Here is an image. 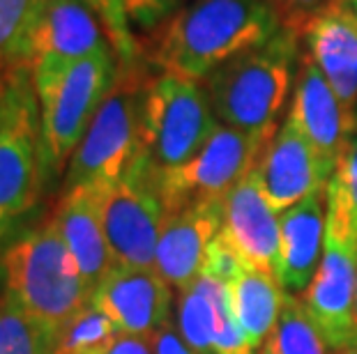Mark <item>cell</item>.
Returning <instances> with one entry per match:
<instances>
[{"label":"cell","instance_id":"6da1fadb","mask_svg":"<svg viewBox=\"0 0 357 354\" xmlns=\"http://www.w3.org/2000/svg\"><path fill=\"white\" fill-rule=\"evenodd\" d=\"M281 28L270 0H192L159 30L153 60L162 72L203 83L226 60Z\"/></svg>","mask_w":357,"mask_h":354},{"label":"cell","instance_id":"7a4b0ae2","mask_svg":"<svg viewBox=\"0 0 357 354\" xmlns=\"http://www.w3.org/2000/svg\"><path fill=\"white\" fill-rule=\"evenodd\" d=\"M300 40L298 30L281 28L268 42L226 60L203 81L219 122L270 143L281 127L288 97H293L302 60Z\"/></svg>","mask_w":357,"mask_h":354},{"label":"cell","instance_id":"3957f363","mask_svg":"<svg viewBox=\"0 0 357 354\" xmlns=\"http://www.w3.org/2000/svg\"><path fill=\"white\" fill-rule=\"evenodd\" d=\"M40 104L47 175H60L93 124L118 77V56L106 47L79 60H40L30 67Z\"/></svg>","mask_w":357,"mask_h":354},{"label":"cell","instance_id":"277c9868","mask_svg":"<svg viewBox=\"0 0 357 354\" xmlns=\"http://www.w3.org/2000/svg\"><path fill=\"white\" fill-rule=\"evenodd\" d=\"M0 272L3 297L56 331L88 306L93 295L51 221L14 239L3 253Z\"/></svg>","mask_w":357,"mask_h":354},{"label":"cell","instance_id":"5b68a950","mask_svg":"<svg viewBox=\"0 0 357 354\" xmlns=\"http://www.w3.org/2000/svg\"><path fill=\"white\" fill-rule=\"evenodd\" d=\"M148 86L150 79L139 67V58L118 63L116 83L67 163L65 191L74 186L104 189L125 175L139 154Z\"/></svg>","mask_w":357,"mask_h":354},{"label":"cell","instance_id":"8992f818","mask_svg":"<svg viewBox=\"0 0 357 354\" xmlns=\"http://www.w3.org/2000/svg\"><path fill=\"white\" fill-rule=\"evenodd\" d=\"M44 152L40 104L33 72L17 65L7 77L0 108V242L40 200L44 186Z\"/></svg>","mask_w":357,"mask_h":354},{"label":"cell","instance_id":"52a82bcc","mask_svg":"<svg viewBox=\"0 0 357 354\" xmlns=\"http://www.w3.org/2000/svg\"><path fill=\"white\" fill-rule=\"evenodd\" d=\"M219 120L203 83L162 72L150 79L141 115L139 154L159 175L185 166L210 140Z\"/></svg>","mask_w":357,"mask_h":354},{"label":"cell","instance_id":"ba28073f","mask_svg":"<svg viewBox=\"0 0 357 354\" xmlns=\"http://www.w3.org/2000/svg\"><path fill=\"white\" fill-rule=\"evenodd\" d=\"M100 212L111 258L120 267L155 269V253L166 221L157 172L136 154L118 182L100 189Z\"/></svg>","mask_w":357,"mask_h":354},{"label":"cell","instance_id":"9c48e42d","mask_svg":"<svg viewBox=\"0 0 357 354\" xmlns=\"http://www.w3.org/2000/svg\"><path fill=\"white\" fill-rule=\"evenodd\" d=\"M355 278H357V230L344 212L325 200V248L318 272L302 292L311 320L316 322L325 343L339 352L357 343L355 318Z\"/></svg>","mask_w":357,"mask_h":354},{"label":"cell","instance_id":"30bf717a","mask_svg":"<svg viewBox=\"0 0 357 354\" xmlns=\"http://www.w3.org/2000/svg\"><path fill=\"white\" fill-rule=\"evenodd\" d=\"M268 143L219 122L210 140L185 166L157 177L166 216L199 202L224 200L249 175Z\"/></svg>","mask_w":357,"mask_h":354},{"label":"cell","instance_id":"8fae6325","mask_svg":"<svg viewBox=\"0 0 357 354\" xmlns=\"http://www.w3.org/2000/svg\"><path fill=\"white\" fill-rule=\"evenodd\" d=\"M254 170L277 214L309 195L325 191L330 182V172L325 170L314 145L288 118L270 138Z\"/></svg>","mask_w":357,"mask_h":354},{"label":"cell","instance_id":"7c38bea8","mask_svg":"<svg viewBox=\"0 0 357 354\" xmlns=\"http://www.w3.org/2000/svg\"><path fill=\"white\" fill-rule=\"evenodd\" d=\"M90 304L109 315L123 334L153 338L171 322L173 290L155 269L116 265L97 283Z\"/></svg>","mask_w":357,"mask_h":354},{"label":"cell","instance_id":"4fadbf2b","mask_svg":"<svg viewBox=\"0 0 357 354\" xmlns=\"http://www.w3.org/2000/svg\"><path fill=\"white\" fill-rule=\"evenodd\" d=\"M286 118L305 134L332 177L348 140L357 129V120H353L341 106L339 97L334 95L330 83L307 54H302L300 60L291 108Z\"/></svg>","mask_w":357,"mask_h":354},{"label":"cell","instance_id":"5bb4252c","mask_svg":"<svg viewBox=\"0 0 357 354\" xmlns=\"http://www.w3.org/2000/svg\"><path fill=\"white\" fill-rule=\"evenodd\" d=\"M106 47L97 12L86 0H42L28 28L21 63L33 67L40 60H79Z\"/></svg>","mask_w":357,"mask_h":354},{"label":"cell","instance_id":"9a60e30c","mask_svg":"<svg viewBox=\"0 0 357 354\" xmlns=\"http://www.w3.org/2000/svg\"><path fill=\"white\" fill-rule=\"evenodd\" d=\"M222 232L249 267L279 274V214L258 182L256 170L245 175L224 198Z\"/></svg>","mask_w":357,"mask_h":354},{"label":"cell","instance_id":"2e32d148","mask_svg":"<svg viewBox=\"0 0 357 354\" xmlns=\"http://www.w3.org/2000/svg\"><path fill=\"white\" fill-rule=\"evenodd\" d=\"M224 200L199 202L166 216L155 253V272L171 288L185 290L201 274L205 251L222 230Z\"/></svg>","mask_w":357,"mask_h":354},{"label":"cell","instance_id":"e0dca14e","mask_svg":"<svg viewBox=\"0 0 357 354\" xmlns=\"http://www.w3.org/2000/svg\"><path fill=\"white\" fill-rule=\"evenodd\" d=\"M307 56L330 83L341 106L357 120V24L341 0L316 14L302 28Z\"/></svg>","mask_w":357,"mask_h":354},{"label":"cell","instance_id":"ac0fdd59","mask_svg":"<svg viewBox=\"0 0 357 354\" xmlns=\"http://www.w3.org/2000/svg\"><path fill=\"white\" fill-rule=\"evenodd\" d=\"M49 221L74 255L90 290H95L97 283L116 267L102 223L100 189L74 186L63 191V198Z\"/></svg>","mask_w":357,"mask_h":354},{"label":"cell","instance_id":"d6986e66","mask_svg":"<svg viewBox=\"0 0 357 354\" xmlns=\"http://www.w3.org/2000/svg\"><path fill=\"white\" fill-rule=\"evenodd\" d=\"M325 248V191L279 214V274L286 295H302L321 265Z\"/></svg>","mask_w":357,"mask_h":354},{"label":"cell","instance_id":"ffe728a7","mask_svg":"<svg viewBox=\"0 0 357 354\" xmlns=\"http://www.w3.org/2000/svg\"><path fill=\"white\" fill-rule=\"evenodd\" d=\"M233 311L254 350H261L277 327L286 292L275 276L242 265L229 283Z\"/></svg>","mask_w":357,"mask_h":354},{"label":"cell","instance_id":"44dd1931","mask_svg":"<svg viewBox=\"0 0 357 354\" xmlns=\"http://www.w3.org/2000/svg\"><path fill=\"white\" fill-rule=\"evenodd\" d=\"M185 0H111L106 28L118 56V63H129L139 58L134 33H150L162 28L176 14Z\"/></svg>","mask_w":357,"mask_h":354},{"label":"cell","instance_id":"7402d4cb","mask_svg":"<svg viewBox=\"0 0 357 354\" xmlns=\"http://www.w3.org/2000/svg\"><path fill=\"white\" fill-rule=\"evenodd\" d=\"M176 327L189 348L199 354H212V341H215L217 331V313L208 274H199L192 285L180 290Z\"/></svg>","mask_w":357,"mask_h":354},{"label":"cell","instance_id":"603a6c76","mask_svg":"<svg viewBox=\"0 0 357 354\" xmlns=\"http://www.w3.org/2000/svg\"><path fill=\"white\" fill-rule=\"evenodd\" d=\"M263 350L270 354H328L330 348L302 299L286 295L277 327L265 341Z\"/></svg>","mask_w":357,"mask_h":354},{"label":"cell","instance_id":"cb8c5ba5","mask_svg":"<svg viewBox=\"0 0 357 354\" xmlns=\"http://www.w3.org/2000/svg\"><path fill=\"white\" fill-rule=\"evenodd\" d=\"M60 331L0 297V354H56Z\"/></svg>","mask_w":357,"mask_h":354},{"label":"cell","instance_id":"d4e9b609","mask_svg":"<svg viewBox=\"0 0 357 354\" xmlns=\"http://www.w3.org/2000/svg\"><path fill=\"white\" fill-rule=\"evenodd\" d=\"M120 334L109 315L88 304L60 329L56 354H104Z\"/></svg>","mask_w":357,"mask_h":354},{"label":"cell","instance_id":"484cf974","mask_svg":"<svg viewBox=\"0 0 357 354\" xmlns=\"http://www.w3.org/2000/svg\"><path fill=\"white\" fill-rule=\"evenodd\" d=\"M42 0H0V60L7 67L24 65L21 51Z\"/></svg>","mask_w":357,"mask_h":354},{"label":"cell","instance_id":"4316f807","mask_svg":"<svg viewBox=\"0 0 357 354\" xmlns=\"http://www.w3.org/2000/svg\"><path fill=\"white\" fill-rule=\"evenodd\" d=\"M325 200L330 207H337L339 212L351 218L357 230V129L353 131L337 168L332 172L328 189H325Z\"/></svg>","mask_w":357,"mask_h":354},{"label":"cell","instance_id":"83f0119b","mask_svg":"<svg viewBox=\"0 0 357 354\" xmlns=\"http://www.w3.org/2000/svg\"><path fill=\"white\" fill-rule=\"evenodd\" d=\"M330 3L332 0H270V5L275 7L277 17L281 21V26L298 30L300 35H302V28H305L318 12L325 10Z\"/></svg>","mask_w":357,"mask_h":354},{"label":"cell","instance_id":"f1b7e54d","mask_svg":"<svg viewBox=\"0 0 357 354\" xmlns=\"http://www.w3.org/2000/svg\"><path fill=\"white\" fill-rule=\"evenodd\" d=\"M153 341V352L155 354H199L185 343V338L178 331L176 322H166V325L150 338Z\"/></svg>","mask_w":357,"mask_h":354},{"label":"cell","instance_id":"f546056e","mask_svg":"<svg viewBox=\"0 0 357 354\" xmlns=\"http://www.w3.org/2000/svg\"><path fill=\"white\" fill-rule=\"evenodd\" d=\"M104 354H155V352H153V341H150V338L134 336V334H120Z\"/></svg>","mask_w":357,"mask_h":354},{"label":"cell","instance_id":"4dcf8cb0","mask_svg":"<svg viewBox=\"0 0 357 354\" xmlns=\"http://www.w3.org/2000/svg\"><path fill=\"white\" fill-rule=\"evenodd\" d=\"M10 70L3 60H0V108H3V99H5V90H7V77H10Z\"/></svg>","mask_w":357,"mask_h":354},{"label":"cell","instance_id":"1f68e13d","mask_svg":"<svg viewBox=\"0 0 357 354\" xmlns=\"http://www.w3.org/2000/svg\"><path fill=\"white\" fill-rule=\"evenodd\" d=\"M86 3L93 7V10L97 14H102V19L106 21V17H109V7H111V0H86Z\"/></svg>","mask_w":357,"mask_h":354},{"label":"cell","instance_id":"d6a6232c","mask_svg":"<svg viewBox=\"0 0 357 354\" xmlns=\"http://www.w3.org/2000/svg\"><path fill=\"white\" fill-rule=\"evenodd\" d=\"M346 7H348V12L353 14V19H355V24H357V0H341Z\"/></svg>","mask_w":357,"mask_h":354},{"label":"cell","instance_id":"836d02e7","mask_svg":"<svg viewBox=\"0 0 357 354\" xmlns=\"http://www.w3.org/2000/svg\"><path fill=\"white\" fill-rule=\"evenodd\" d=\"M334 354H357V343H355V345H348V348L339 350V352H334Z\"/></svg>","mask_w":357,"mask_h":354},{"label":"cell","instance_id":"e575fe53","mask_svg":"<svg viewBox=\"0 0 357 354\" xmlns=\"http://www.w3.org/2000/svg\"><path fill=\"white\" fill-rule=\"evenodd\" d=\"M355 318H357V278H355Z\"/></svg>","mask_w":357,"mask_h":354},{"label":"cell","instance_id":"d590c367","mask_svg":"<svg viewBox=\"0 0 357 354\" xmlns=\"http://www.w3.org/2000/svg\"><path fill=\"white\" fill-rule=\"evenodd\" d=\"M254 354H270V352H268V350H263V348H261V350H256Z\"/></svg>","mask_w":357,"mask_h":354}]
</instances>
